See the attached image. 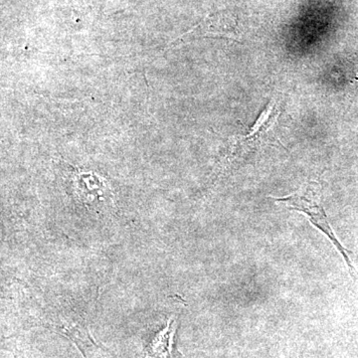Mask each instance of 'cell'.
<instances>
[{
  "instance_id": "6da1fadb",
  "label": "cell",
  "mask_w": 358,
  "mask_h": 358,
  "mask_svg": "<svg viewBox=\"0 0 358 358\" xmlns=\"http://www.w3.org/2000/svg\"><path fill=\"white\" fill-rule=\"evenodd\" d=\"M274 199L277 202L286 204L287 207L292 210L306 214L310 219V222L329 238V241L334 244V246L343 256L353 279L358 281L357 271L353 267L350 258V252L339 242L331 224H329V219H327L326 210L322 205V186L319 182L313 180L308 181L307 183L301 185L296 192L291 193L287 196L274 197Z\"/></svg>"
},
{
  "instance_id": "7a4b0ae2",
  "label": "cell",
  "mask_w": 358,
  "mask_h": 358,
  "mask_svg": "<svg viewBox=\"0 0 358 358\" xmlns=\"http://www.w3.org/2000/svg\"><path fill=\"white\" fill-rule=\"evenodd\" d=\"M279 115V106L274 99L264 109L248 134L235 136L231 141L227 162L231 164L244 162L255 152H260L262 148L280 143L275 133Z\"/></svg>"
},
{
  "instance_id": "3957f363",
  "label": "cell",
  "mask_w": 358,
  "mask_h": 358,
  "mask_svg": "<svg viewBox=\"0 0 358 358\" xmlns=\"http://www.w3.org/2000/svg\"><path fill=\"white\" fill-rule=\"evenodd\" d=\"M190 37H219V38L239 40L240 31L236 18L232 14L218 13L205 17L199 24L183 34L176 41L190 38Z\"/></svg>"
},
{
  "instance_id": "277c9868",
  "label": "cell",
  "mask_w": 358,
  "mask_h": 358,
  "mask_svg": "<svg viewBox=\"0 0 358 358\" xmlns=\"http://www.w3.org/2000/svg\"><path fill=\"white\" fill-rule=\"evenodd\" d=\"M174 334H176V327L171 320L166 329L160 331L154 339L148 348V353L155 358H185L174 348Z\"/></svg>"
}]
</instances>
